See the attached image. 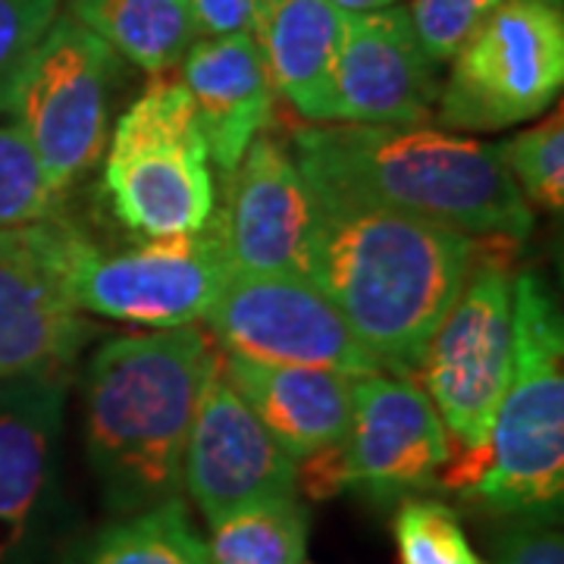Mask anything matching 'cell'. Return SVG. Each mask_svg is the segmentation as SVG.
<instances>
[{"label":"cell","instance_id":"1","mask_svg":"<svg viewBox=\"0 0 564 564\" xmlns=\"http://www.w3.org/2000/svg\"><path fill=\"white\" fill-rule=\"evenodd\" d=\"M304 180L314 210L307 280L386 373L414 380L423 348L470 273L477 239Z\"/></svg>","mask_w":564,"mask_h":564},{"label":"cell","instance_id":"2","mask_svg":"<svg viewBox=\"0 0 564 564\" xmlns=\"http://www.w3.org/2000/svg\"><path fill=\"white\" fill-rule=\"evenodd\" d=\"M220 345L198 323L117 336L85 367V455L110 514L176 499L182 455Z\"/></svg>","mask_w":564,"mask_h":564},{"label":"cell","instance_id":"3","mask_svg":"<svg viewBox=\"0 0 564 564\" xmlns=\"http://www.w3.org/2000/svg\"><path fill=\"white\" fill-rule=\"evenodd\" d=\"M304 176L470 239L524 242L533 210L521 198L496 141L423 126L311 122L295 129Z\"/></svg>","mask_w":564,"mask_h":564},{"label":"cell","instance_id":"4","mask_svg":"<svg viewBox=\"0 0 564 564\" xmlns=\"http://www.w3.org/2000/svg\"><path fill=\"white\" fill-rule=\"evenodd\" d=\"M511 377L484 448L452 455L440 489L492 518L562 511L564 333L540 273H514Z\"/></svg>","mask_w":564,"mask_h":564},{"label":"cell","instance_id":"5","mask_svg":"<svg viewBox=\"0 0 564 564\" xmlns=\"http://www.w3.org/2000/svg\"><path fill=\"white\" fill-rule=\"evenodd\" d=\"M104 195L139 239L192 236L210 223L217 204L210 158L180 76H151L107 135Z\"/></svg>","mask_w":564,"mask_h":564},{"label":"cell","instance_id":"6","mask_svg":"<svg viewBox=\"0 0 564 564\" xmlns=\"http://www.w3.org/2000/svg\"><path fill=\"white\" fill-rule=\"evenodd\" d=\"M41 251L82 314L173 329L204 321L229 263L210 226L192 236L141 239L126 251H101L79 226L35 223Z\"/></svg>","mask_w":564,"mask_h":564},{"label":"cell","instance_id":"7","mask_svg":"<svg viewBox=\"0 0 564 564\" xmlns=\"http://www.w3.org/2000/svg\"><path fill=\"white\" fill-rule=\"evenodd\" d=\"M518 245L511 239H477L470 273L430 336L414 373L443 421L452 455L484 448L511 377Z\"/></svg>","mask_w":564,"mask_h":564},{"label":"cell","instance_id":"8","mask_svg":"<svg viewBox=\"0 0 564 564\" xmlns=\"http://www.w3.org/2000/svg\"><path fill=\"white\" fill-rule=\"evenodd\" d=\"M562 82V7L505 0L455 51L433 117L448 132H502L545 113Z\"/></svg>","mask_w":564,"mask_h":564},{"label":"cell","instance_id":"9","mask_svg":"<svg viewBox=\"0 0 564 564\" xmlns=\"http://www.w3.org/2000/svg\"><path fill=\"white\" fill-rule=\"evenodd\" d=\"M117 54L73 17H57L22 66L10 110L51 185L69 195L104 158Z\"/></svg>","mask_w":564,"mask_h":564},{"label":"cell","instance_id":"10","mask_svg":"<svg viewBox=\"0 0 564 564\" xmlns=\"http://www.w3.org/2000/svg\"><path fill=\"white\" fill-rule=\"evenodd\" d=\"M204 323L223 351L251 361L323 367L345 377L383 370L307 276L229 273Z\"/></svg>","mask_w":564,"mask_h":564},{"label":"cell","instance_id":"11","mask_svg":"<svg viewBox=\"0 0 564 564\" xmlns=\"http://www.w3.org/2000/svg\"><path fill=\"white\" fill-rule=\"evenodd\" d=\"M348 489L373 502H402L436 489L452 443L417 380L373 370L351 380V423L343 440Z\"/></svg>","mask_w":564,"mask_h":564},{"label":"cell","instance_id":"12","mask_svg":"<svg viewBox=\"0 0 564 564\" xmlns=\"http://www.w3.org/2000/svg\"><path fill=\"white\" fill-rule=\"evenodd\" d=\"M182 486L207 527L248 505L299 492L295 462L223 373V348L204 383L182 455Z\"/></svg>","mask_w":564,"mask_h":564},{"label":"cell","instance_id":"13","mask_svg":"<svg viewBox=\"0 0 564 564\" xmlns=\"http://www.w3.org/2000/svg\"><path fill=\"white\" fill-rule=\"evenodd\" d=\"M223 180V207L207 226L220 242L229 273L307 276L314 210L307 180L289 148L261 132Z\"/></svg>","mask_w":564,"mask_h":564},{"label":"cell","instance_id":"14","mask_svg":"<svg viewBox=\"0 0 564 564\" xmlns=\"http://www.w3.org/2000/svg\"><path fill=\"white\" fill-rule=\"evenodd\" d=\"M66 370L0 380V564H32L57 492Z\"/></svg>","mask_w":564,"mask_h":564},{"label":"cell","instance_id":"15","mask_svg":"<svg viewBox=\"0 0 564 564\" xmlns=\"http://www.w3.org/2000/svg\"><path fill=\"white\" fill-rule=\"evenodd\" d=\"M440 101L436 63L423 54L408 10L345 13L333 122L423 126Z\"/></svg>","mask_w":564,"mask_h":564},{"label":"cell","instance_id":"16","mask_svg":"<svg viewBox=\"0 0 564 564\" xmlns=\"http://www.w3.org/2000/svg\"><path fill=\"white\" fill-rule=\"evenodd\" d=\"M95 336L41 251L35 226L0 229V380L66 370Z\"/></svg>","mask_w":564,"mask_h":564},{"label":"cell","instance_id":"17","mask_svg":"<svg viewBox=\"0 0 564 564\" xmlns=\"http://www.w3.org/2000/svg\"><path fill=\"white\" fill-rule=\"evenodd\" d=\"M180 66V79L195 101L207 158L226 176L239 166L248 144L273 122L276 95L258 41L254 35L198 39Z\"/></svg>","mask_w":564,"mask_h":564},{"label":"cell","instance_id":"18","mask_svg":"<svg viewBox=\"0 0 564 564\" xmlns=\"http://www.w3.org/2000/svg\"><path fill=\"white\" fill-rule=\"evenodd\" d=\"M223 373L292 462L345 440L355 377L323 367L251 361L229 351H223Z\"/></svg>","mask_w":564,"mask_h":564},{"label":"cell","instance_id":"19","mask_svg":"<svg viewBox=\"0 0 564 564\" xmlns=\"http://www.w3.org/2000/svg\"><path fill=\"white\" fill-rule=\"evenodd\" d=\"M345 13L333 0H261L254 41L273 95L311 122H333Z\"/></svg>","mask_w":564,"mask_h":564},{"label":"cell","instance_id":"20","mask_svg":"<svg viewBox=\"0 0 564 564\" xmlns=\"http://www.w3.org/2000/svg\"><path fill=\"white\" fill-rule=\"evenodd\" d=\"M69 17L151 76L173 73L198 41L185 0H69Z\"/></svg>","mask_w":564,"mask_h":564},{"label":"cell","instance_id":"21","mask_svg":"<svg viewBox=\"0 0 564 564\" xmlns=\"http://www.w3.org/2000/svg\"><path fill=\"white\" fill-rule=\"evenodd\" d=\"M69 564H210V558L188 505L176 496L101 527Z\"/></svg>","mask_w":564,"mask_h":564},{"label":"cell","instance_id":"22","mask_svg":"<svg viewBox=\"0 0 564 564\" xmlns=\"http://www.w3.org/2000/svg\"><path fill=\"white\" fill-rule=\"evenodd\" d=\"M307 508L295 496L248 505L210 527V564H302L307 552Z\"/></svg>","mask_w":564,"mask_h":564},{"label":"cell","instance_id":"23","mask_svg":"<svg viewBox=\"0 0 564 564\" xmlns=\"http://www.w3.org/2000/svg\"><path fill=\"white\" fill-rule=\"evenodd\" d=\"M66 195L44 176L17 122H0V229H22L66 217Z\"/></svg>","mask_w":564,"mask_h":564},{"label":"cell","instance_id":"24","mask_svg":"<svg viewBox=\"0 0 564 564\" xmlns=\"http://www.w3.org/2000/svg\"><path fill=\"white\" fill-rule=\"evenodd\" d=\"M502 163L521 198L549 214L564 207V117L562 110L499 144Z\"/></svg>","mask_w":564,"mask_h":564},{"label":"cell","instance_id":"25","mask_svg":"<svg viewBox=\"0 0 564 564\" xmlns=\"http://www.w3.org/2000/svg\"><path fill=\"white\" fill-rule=\"evenodd\" d=\"M399 564H486L470 545L458 514L440 499H402L392 518Z\"/></svg>","mask_w":564,"mask_h":564},{"label":"cell","instance_id":"26","mask_svg":"<svg viewBox=\"0 0 564 564\" xmlns=\"http://www.w3.org/2000/svg\"><path fill=\"white\" fill-rule=\"evenodd\" d=\"M505 0H411L408 20L430 61L445 63L455 57L464 39ZM562 7V0H545Z\"/></svg>","mask_w":564,"mask_h":564},{"label":"cell","instance_id":"27","mask_svg":"<svg viewBox=\"0 0 564 564\" xmlns=\"http://www.w3.org/2000/svg\"><path fill=\"white\" fill-rule=\"evenodd\" d=\"M57 7L61 0H0V113L10 110L22 66L57 20Z\"/></svg>","mask_w":564,"mask_h":564},{"label":"cell","instance_id":"28","mask_svg":"<svg viewBox=\"0 0 564 564\" xmlns=\"http://www.w3.org/2000/svg\"><path fill=\"white\" fill-rule=\"evenodd\" d=\"M492 536V564H564V540L558 511L502 518Z\"/></svg>","mask_w":564,"mask_h":564},{"label":"cell","instance_id":"29","mask_svg":"<svg viewBox=\"0 0 564 564\" xmlns=\"http://www.w3.org/2000/svg\"><path fill=\"white\" fill-rule=\"evenodd\" d=\"M198 39L251 35L261 0H185Z\"/></svg>","mask_w":564,"mask_h":564},{"label":"cell","instance_id":"30","mask_svg":"<svg viewBox=\"0 0 564 564\" xmlns=\"http://www.w3.org/2000/svg\"><path fill=\"white\" fill-rule=\"evenodd\" d=\"M343 13H370V10H386L402 0H333Z\"/></svg>","mask_w":564,"mask_h":564}]
</instances>
